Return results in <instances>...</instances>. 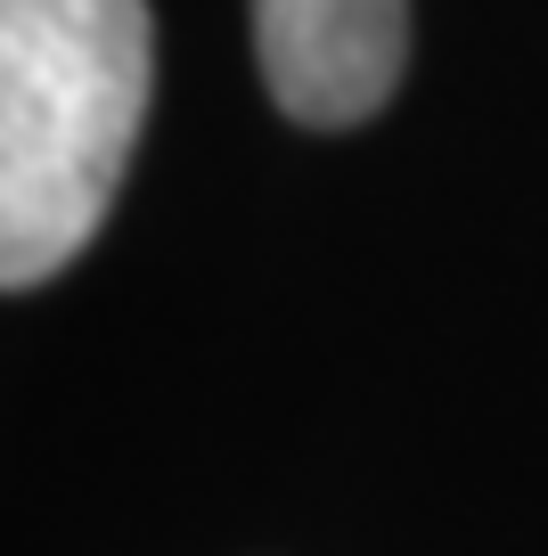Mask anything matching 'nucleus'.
<instances>
[{
	"label": "nucleus",
	"instance_id": "f257e3e1",
	"mask_svg": "<svg viewBox=\"0 0 548 556\" xmlns=\"http://www.w3.org/2000/svg\"><path fill=\"white\" fill-rule=\"evenodd\" d=\"M148 83V0H0V287H41L99 238Z\"/></svg>",
	"mask_w": 548,
	"mask_h": 556
},
{
	"label": "nucleus",
	"instance_id": "f03ea898",
	"mask_svg": "<svg viewBox=\"0 0 548 556\" xmlns=\"http://www.w3.org/2000/svg\"><path fill=\"white\" fill-rule=\"evenodd\" d=\"M254 58L295 123H369L410 58V0H254Z\"/></svg>",
	"mask_w": 548,
	"mask_h": 556
}]
</instances>
